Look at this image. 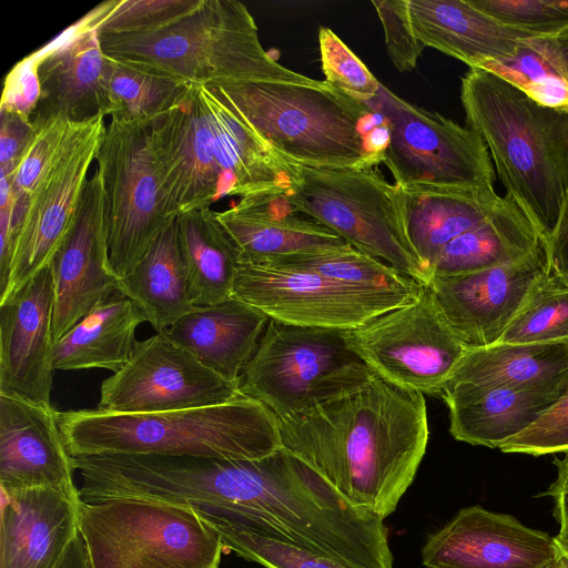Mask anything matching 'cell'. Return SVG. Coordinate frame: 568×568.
<instances>
[{"instance_id": "cell-1", "label": "cell", "mask_w": 568, "mask_h": 568, "mask_svg": "<svg viewBox=\"0 0 568 568\" xmlns=\"http://www.w3.org/2000/svg\"><path fill=\"white\" fill-rule=\"evenodd\" d=\"M277 419L282 448L383 520L412 485L429 436L424 394L375 373Z\"/></svg>"}, {"instance_id": "cell-2", "label": "cell", "mask_w": 568, "mask_h": 568, "mask_svg": "<svg viewBox=\"0 0 568 568\" xmlns=\"http://www.w3.org/2000/svg\"><path fill=\"white\" fill-rule=\"evenodd\" d=\"M460 101L506 195L548 243L568 200V112L536 102L483 68L462 78Z\"/></svg>"}, {"instance_id": "cell-3", "label": "cell", "mask_w": 568, "mask_h": 568, "mask_svg": "<svg viewBox=\"0 0 568 568\" xmlns=\"http://www.w3.org/2000/svg\"><path fill=\"white\" fill-rule=\"evenodd\" d=\"M71 457L102 454L253 460L282 448L278 419L245 395L219 405L160 412H55Z\"/></svg>"}, {"instance_id": "cell-4", "label": "cell", "mask_w": 568, "mask_h": 568, "mask_svg": "<svg viewBox=\"0 0 568 568\" xmlns=\"http://www.w3.org/2000/svg\"><path fill=\"white\" fill-rule=\"evenodd\" d=\"M212 85L283 160L322 168L382 163L388 138L383 118L325 80Z\"/></svg>"}, {"instance_id": "cell-5", "label": "cell", "mask_w": 568, "mask_h": 568, "mask_svg": "<svg viewBox=\"0 0 568 568\" xmlns=\"http://www.w3.org/2000/svg\"><path fill=\"white\" fill-rule=\"evenodd\" d=\"M100 39L108 57L192 84L315 81L283 67L264 50L253 16L235 0H196L189 10L152 30Z\"/></svg>"}, {"instance_id": "cell-6", "label": "cell", "mask_w": 568, "mask_h": 568, "mask_svg": "<svg viewBox=\"0 0 568 568\" xmlns=\"http://www.w3.org/2000/svg\"><path fill=\"white\" fill-rule=\"evenodd\" d=\"M292 171L286 199L354 248L426 285L429 275L405 230L402 191L376 166L322 168L284 160Z\"/></svg>"}, {"instance_id": "cell-7", "label": "cell", "mask_w": 568, "mask_h": 568, "mask_svg": "<svg viewBox=\"0 0 568 568\" xmlns=\"http://www.w3.org/2000/svg\"><path fill=\"white\" fill-rule=\"evenodd\" d=\"M89 568H219L225 546L193 507L139 499L81 501Z\"/></svg>"}, {"instance_id": "cell-8", "label": "cell", "mask_w": 568, "mask_h": 568, "mask_svg": "<svg viewBox=\"0 0 568 568\" xmlns=\"http://www.w3.org/2000/svg\"><path fill=\"white\" fill-rule=\"evenodd\" d=\"M373 374L347 347L343 331L270 318L240 390L283 418Z\"/></svg>"}, {"instance_id": "cell-9", "label": "cell", "mask_w": 568, "mask_h": 568, "mask_svg": "<svg viewBox=\"0 0 568 568\" xmlns=\"http://www.w3.org/2000/svg\"><path fill=\"white\" fill-rule=\"evenodd\" d=\"M387 126L383 160L400 189L494 190L495 169L467 126L399 98L381 84L366 103Z\"/></svg>"}, {"instance_id": "cell-10", "label": "cell", "mask_w": 568, "mask_h": 568, "mask_svg": "<svg viewBox=\"0 0 568 568\" xmlns=\"http://www.w3.org/2000/svg\"><path fill=\"white\" fill-rule=\"evenodd\" d=\"M343 337L375 374L428 395H439L467 351L427 285L414 301L343 331Z\"/></svg>"}, {"instance_id": "cell-11", "label": "cell", "mask_w": 568, "mask_h": 568, "mask_svg": "<svg viewBox=\"0 0 568 568\" xmlns=\"http://www.w3.org/2000/svg\"><path fill=\"white\" fill-rule=\"evenodd\" d=\"M95 161L105 194L110 261L121 277L174 219L162 210L149 126L111 116Z\"/></svg>"}, {"instance_id": "cell-12", "label": "cell", "mask_w": 568, "mask_h": 568, "mask_svg": "<svg viewBox=\"0 0 568 568\" xmlns=\"http://www.w3.org/2000/svg\"><path fill=\"white\" fill-rule=\"evenodd\" d=\"M419 294L348 284L307 271L241 263L233 296L285 323L356 328Z\"/></svg>"}, {"instance_id": "cell-13", "label": "cell", "mask_w": 568, "mask_h": 568, "mask_svg": "<svg viewBox=\"0 0 568 568\" xmlns=\"http://www.w3.org/2000/svg\"><path fill=\"white\" fill-rule=\"evenodd\" d=\"M104 114L79 122L69 143L47 169L18 229L0 303L13 296L50 263L69 234L105 132Z\"/></svg>"}, {"instance_id": "cell-14", "label": "cell", "mask_w": 568, "mask_h": 568, "mask_svg": "<svg viewBox=\"0 0 568 568\" xmlns=\"http://www.w3.org/2000/svg\"><path fill=\"white\" fill-rule=\"evenodd\" d=\"M240 395V382L207 368L166 332H158L136 341L126 364L102 382L97 408L160 413L219 405Z\"/></svg>"}, {"instance_id": "cell-15", "label": "cell", "mask_w": 568, "mask_h": 568, "mask_svg": "<svg viewBox=\"0 0 568 568\" xmlns=\"http://www.w3.org/2000/svg\"><path fill=\"white\" fill-rule=\"evenodd\" d=\"M545 241L528 254L494 267L432 276L426 284L464 346L497 344L531 292L549 273Z\"/></svg>"}, {"instance_id": "cell-16", "label": "cell", "mask_w": 568, "mask_h": 568, "mask_svg": "<svg viewBox=\"0 0 568 568\" xmlns=\"http://www.w3.org/2000/svg\"><path fill=\"white\" fill-rule=\"evenodd\" d=\"M50 268L55 292V343L119 292V276L110 261L105 194L98 168L85 183L74 223Z\"/></svg>"}, {"instance_id": "cell-17", "label": "cell", "mask_w": 568, "mask_h": 568, "mask_svg": "<svg viewBox=\"0 0 568 568\" xmlns=\"http://www.w3.org/2000/svg\"><path fill=\"white\" fill-rule=\"evenodd\" d=\"M149 141L168 217L209 209L221 199L220 171L196 84L149 125Z\"/></svg>"}, {"instance_id": "cell-18", "label": "cell", "mask_w": 568, "mask_h": 568, "mask_svg": "<svg viewBox=\"0 0 568 568\" xmlns=\"http://www.w3.org/2000/svg\"><path fill=\"white\" fill-rule=\"evenodd\" d=\"M420 555L426 568H548L562 557L547 532L480 506L428 535Z\"/></svg>"}, {"instance_id": "cell-19", "label": "cell", "mask_w": 568, "mask_h": 568, "mask_svg": "<svg viewBox=\"0 0 568 568\" xmlns=\"http://www.w3.org/2000/svg\"><path fill=\"white\" fill-rule=\"evenodd\" d=\"M54 304L50 266L0 303V395L52 407Z\"/></svg>"}, {"instance_id": "cell-20", "label": "cell", "mask_w": 568, "mask_h": 568, "mask_svg": "<svg viewBox=\"0 0 568 568\" xmlns=\"http://www.w3.org/2000/svg\"><path fill=\"white\" fill-rule=\"evenodd\" d=\"M34 53L41 97L31 121L57 116L81 122L108 115L109 58L89 12Z\"/></svg>"}, {"instance_id": "cell-21", "label": "cell", "mask_w": 568, "mask_h": 568, "mask_svg": "<svg viewBox=\"0 0 568 568\" xmlns=\"http://www.w3.org/2000/svg\"><path fill=\"white\" fill-rule=\"evenodd\" d=\"M55 412L0 395L1 493L51 489L81 500Z\"/></svg>"}, {"instance_id": "cell-22", "label": "cell", "mask_w": 568, "mask_h": 568, "mask_svg": "<svg viewBox=\"0 0 568 568\" xmlns=\"http://www.w3.org/2000/svg\"><path fill=\"white\" fill-rule=\"evenodd\" d=\"M51 489L1 493L0 568H59L79 536V508Z\"/></svg>"}, {"instance_id": "cell-23", "label": "cell", "mask_w": 568, "mask_h": 568, "mask_svg": "<svg viewBox=\"0 0 568 568\" xmlns=\"http://www.w3.org/2000/svg\"><path fill=\"white\" fill-rule=\"evenodd\" d=\"M241 253V263L306 251L343 247L335 232L297 210L285 192H264L241 197L232 207L215 212Z\"/></svg>"}, {"instance_id": "cell-24", "label": "cell", "mask_w": 568, "mask_h": 568, "mask_svg": "<svg viewBox=\"0 0 568 568\" xmlns=\"http://www.w3.org/2000/svg\"><path fill=\"white\" fill-rule=\"evenodd\" d=\"M220 171V197L287 192L292 171L212 84H196Z\"/></svg>"}, {"instance_id": "cell-25", "label": "cell", "mask_w": 568, "mask_h": 568, "mask_svg": "<svg viewBox=\"0 0 568 568\" xmlns=\"http://www.w3.org/2000/svg\"><path fill=\"white\" fill-rule=\"evenodd\" d=\"M409 21L425 47L469 68H481L515 53L534 36L511 29L475 8L469 0H407Z\"/></svg>"}, {"instance_id": "cell-26", "label": "cell", "mask_w": 568, "mask_h": 568, "mask_svg": "<svg viewBox=\"0 0 568 568\" xmlns=\"http://www.w3.org/2000/svg\"><path fill=\"white\" fill-rule=\"evenodd\" d=\"M439 396L449 410L452 436L499 448L535 424L561 396L506 386L446 383Z\"/></svg>"}, {"instance_id": "cell-27", "label": "cell", "mask_w": 568, "mask_h": 568, "mask_svg": "<svg viewBox=\"0 0 568 568\" xmlns=\"http://www.w3.org/2000/svg\"><path fill=\"white\" fill-rule=\"evenodd\" d=\"M268 321L264 312L233 296L213 305L194 306L163 332L207 368L240 382Z\"/></svg>"}, {"instance_id": "cell-28", "label": "cell", "mask_w": 568, "mask_h": 568, "mask_svg": "<svg viewBox=\"0 0 568 568\" xmlns=\"http://www.w3.org/2000/svg\"><path fill=\"white\" fill-rule=\"evenodd\" d=\"M400 191L406 234L428 275L432 263L450 241L485 222L507 201L495 189Z\"/></svg>"}, {"instance_id": "cell-29", "label": "cell", "mask_w": 568, "mask_h": 568, "mask_svg": "<svg viewBox=\"0 0 568 568\" xmlns=\"http://www.w3.org/2000/svg\"><path fill=\"white\" fill-rule=\"evenodd\" d=\"M446 383L506 386L562 397L568 392V339L469 348Z\"/></svg>"}, {"instance_id": "cell-30", "label": "cell", "mask_w": 568, "mask_h": 568, "mask_svg": "<svg viewBox=\"0 0 568 568\" xmlns=\"http://www.w3.org/2000/svg\"><path fill=\"white\" fill-rule=\"evenodd\" d=\"M145 321L140 308L120 291L102 303L54 344V371L103 368L119 372Z\"/></svg>"}, {"instance_id": "cell-31", "label": "cell", "mask_w": 568, "mask_h": 568, "mask_svg": "<svg viewBox=\"0 0 568 568\" xmlns=\"http://www.w3.org/2000/svg\"><path fill=\"white\" fill-rule=\"evenodd\" d=\"M174 226L194 306L233 297L241 253L215 212L209 207L180 214Z\"/></svg>"}, {"instance_id": "cell-32", "label": "cell", "mask_w": 568, "mask_h": 568, "mask_svg": "<svg viewBox=\"0 0 568 568\" xmlns=\"http://www.w3.org/2000/svg\"><path fill=\"white\" fill-rule=\"evenodd\" d=\"M119 291L136 304L156 333L166 331L193 310L174 220L162 231L140 263L119 277Z\"/></svg>"}, {"instance_id": "cell-33", "label": "cell", "mask_w": 568, "mask_h": 568, "mask_svg": "<svg viewBox=\"0 0 568 568\" xmlns=\"http://www.w3.org/2000/svg\"><path fill=\"white\" fill-rule=\"evenodd\" d=\"M540 241L544 239L535 225L507 196L495 214L439 252L429 276L469 273L511 262L528 254Z\"/></svg>"}, {"instance_id": "cell-34", "label": "cell", "mask_w": 568, "mask_h": 568, "mask_svg": "<svg viewBox=\"0 0 568 568\" xmlns=\"http://www.w3.org/2000/svg\"><path fill=\"white\" fill-rule=\"evenodd\" d=\"M536 102L568 112V30L524 39L515 53L486 63Z\"/></svg>"}, {"instance_id": "cell-35", "label": "cell", "mask_w": 568, "mask_h": 568, "mask_svg": "<svg viewBox=\"0 0 568 568\" xmlns=\"http://www.w3.org/2000/svg\"><path fill=\"white\" fill-rule=\"evenodd\" d=\"M108 58V115L129 123L149 126L192 84L140 63Z\"/></svg>"}, {"instance_id": "cell-36", "label": "cell", "mask_w": 568, "mask_h": 568, "mask_svg": "<svg viewBox=\"0 0 568 568\" xmlns=\"http://www.w3.org/2000/svg\"><path fill=\"white\" fill-rule=\"evenodd\" d=\"M195 510L201 519L219 534L226 550L265 568H349L268 527Z\"/></svg>"}, {"instance_id": "cell-37", "label": "cell", "mask_w": 568, "mask_h": 568, "mask_svg": "<svg viewBox=\"0 0 568 568\" xmlns=\"http://www.w3.org/2000/svg\"><path fill=\"white\" fill-rule=\"evenodd\" d=\"M253 264L307 271L348 284L416 295L424 286L351 245L275 256Z\"/></svg>"}, {"instance_id": "cell-38", "label": "cell", "mask_w": 568, "mask_h": 568, "mask_svg": "<svg viewBox=\"0 0 568 568\" xmlns=\"http://www.w3.org/2000/svg\"><path fill=\"white\" fill-rule=\"evenodd\" d=\"M568 339V282L551 270L535 287L498 343L530 344Z\"/></svg>"}, {"instance_id": "cell-39", "label": "cell", "mask_w": 568, "mask_h": 568, "mask_svg": "<svg viewBox=\"0 0 568 568\" xmlns=\"http://www.w3.org/2000/svg\"><path fill=\"white\" fill-rule=\"evenodd\" d=\"M196 0H110L89 14L102 36L132 34L152 30L189 10Z\"/></svg>"}, {"instance_id": "cell-40", "label": "cell", "mask_w": 568, "mask_h": 568, "mask_svg": "<svg viewBox=\"0 0 568 568\" xmlns=\"http://www.w3.org/2000/svg\"><path fill=\"white\" fill-rule=\"evenodd\" d=\"M32 124V136L11 176L16 190L27 197L34 191L47 169L64 150L79 122L53 116L34 120Z\"/></svg>"}, {"instance_id": "cell-41", "label": "cell", "mask_w": 568, "mask_h": 568, "mask_svg": "<svg viewBox=\"0 0 568 568\" xmlns=\"http://www.w3.org/2000/svg\"><path fill=\"white\" fill-rule=\"evenodd\" d=\"M318 43L322 71L328 84L363 103L376 98L382 83L335 32L321 27Z\"/></svg>"}, {"instance_id": "cell-42", "label": "cell", "mask_w": 568, "mask_h": 568, "mask_svg": "<svg viewBox=\"0 0 568 568\" xmlns=\"http://www.w3.org/2000/svg\"><path fill=\"white\" fill-rule=\"evenodd\" d=\"M511 29L534 37L568 30V0H469Z\"/></svg>"}, {"instance_id": "cell-43", "label": "cell", "mask_w": 568, "mask_h": 568, "mask_svg": "<svg viewBox=\"0 0 568 568\" xmlns=\"http://www.w3.org/2000/svg\"><path fill=\"white\" fill-rule=\"evenodd\" d=\"M384 31L386 52L399 72L415 69L425 45L413 31L407 0L372 1Z\"/></svg>"}, {"instance_id": "cell-44", "label": "cell", "mask_w": 568, "mask_h": 568, "mask_svg": "<svg viewBox=\"0 0 568 568\" xmlns=\"http://www.w3.org/2000/svg\"><path fill=\"white\" fill-rule=\"evenodd\" d=\"M499 449L532 456L568 453V392L535 424Z\"/></svg>"}, {"instance_id": "cell-45", "label": "cell", "mask_w": 568, "mask_h": 568, "mask_svg": "<svg viewBox=\"0 0 568 568\" xmlns=\"http://www.w3.org/2000/svg\"><path fill=\"white\" fill-rule=\"evenodd\" d=\"M39 58L34 52L17 62L4 79L0 111L31 120L41 97L38 74Z\"/></svg>"}, {"instance_id": "cell-46", "label": "cell", "mask_w": 568, "mask_h": 568, "mask_svg": "<svg viewBox=\"0 0 568 568\" xmlns=\"http://www.w3.org/2000/svg\"><path fill=\"white\" fill-rule=\"evenodd\" d=\"M0 169L13 173L33 132L32 121L19 114L0 111Z\"/></svg>"}, {"instance_id": "cell-47", "label": "cell", "mask_w": 568, "mask_h": 568, "mask_svg": "<svg viewBox=\"0 0 568 568\" xmlns=\"http://www.w3.org/2000/svg\"><path fill=\"white\" fill-rule=\"evenodd\" d=\"M547 246L550 270L568 282V200Z\"/></svg>"}, {"instance_id": "cell-48", "label": "cell", "mask_w": 568, "mask_h": 568, "mask_svg": "<svg viewBox=\"0 0 568 568\" xmlns=\"http://www.w3.org/2000/svg\"><path fill=\"white\" fill-rule=\"evenodd\" d=\"M554 464L557 467V477L542 495L552 498L554 517L560 529H566L568 528V453L560 459L555 458Z\"/></svg>"}, {"instance_id": "cell-49", "label": "cell", "mask_w": 568, "mask_h": 568, "mask_svg": "<svg viewBox=\"0 0 568 568\" xmlns=\"http://www.w3.org/2000/svg\"><path fill=\"white\" fill-rule=\"evenodd\" d=\"M59 568H89L85 547L80 534L70 545Z\"/></svg>"}, {"instance_id": "cell-50", "label": "cell", "mask_w": 568, "mask_h": 568, "mask_svg": "<svg viewBox=\"0 0 568 568\" xmlns=\"http://www.w3.org/2000/svg\"><path fill=\"white\" fill-rule=\"evenodd\" d=\"M554 538L562 556L568 559V528L559 529Z\"/></svg>"}, {"instance_id": "cell-51", "label": "cell", "mask_w": 568, "mask_h": 568, "mask_svg": "<svg viewBox=\"0 0 568 568\" xmlns=\"http://www.w3.org/2000/svg\"><path fill=\"white\" fill-rule=\"evenodd\" d=\"M548 568H568V559H566L564 556L552 566Z\"/></svg>"}]
</instances>
